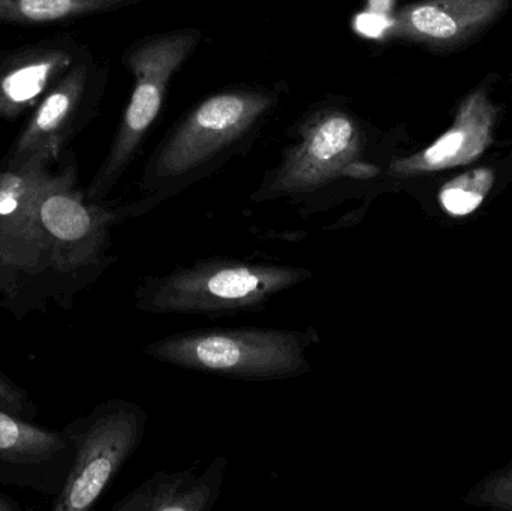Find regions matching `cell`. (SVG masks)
<instances>
[{"mask_svg": "<svg viewBox=\"0 0 512 511\" xmlns=\"http://www.w3.org/2000/svg\"><path fill=\"white\" fill-rule=\"evenodd\" d=\"M490 126V108L483 98L475 96L465 105L453 129L420 155L394 162L390 173L394 176H411L474 161L489 144Z\"/></svg>", "mask_w": 512, "mask_h": 511, "instance_id": "obj_12", "label": "cell"}, {"mask_svg": "<svg viewBox=\"0 0 512 511\" xmlns=\"http://www.w3.org/2000/svg\"><path fill=\"white\" fill-rule=\"evenodd\" d=\"M501 0H433L411 6L393 26L402 35L448 41L489 20Z\"/></svg>", "mask_w": 512, "mask_h": 511, "instance_id": "obj_13", "label": "cell"}, {"mask_svg": "<svg viewBox=\"0 0 512 511\" xmlns=\"http://www.w3.org/2000/svg\"><path fill=\"white\" fill-rule=\"evenodd\" d=\"M227 467L228 459L218 455L201 471H156L111 510L210 511L221 498Z\"/></svg>", "mask_w": 512, "mask_h": 511, "instance_id": "obj_10", "label": "cell"}, {"mask_svg": "<svg viewBox=\"0 0 512 511\" xmlns=\"http://www.w3.org/2000/svg\"><path fill=\"white\" fill-rule=\"evenodd\" d=\"M18 288V278L15 276V273H12L11 270L6 269L2 263H0V294L5 297L3 303L11 300L12 297L17 293Z\"/></svg>", "mask_w": 512, "mask_h": 511, "instance_id": "obj_18", "label": "cell"}, {"mask_svg": "<svg viewBox=\"0 0 512 511\" xmlns=\"http://www.w3.org/2000/svg\"><path fill=\"white\" fill-rule=\"evenodd\" d=\"M141 0H0V23L50 26L116 11Z\"/></svg>", "mask_w": 512, "mask_h": 511, "instance_id": "obj_14", "label": "cell"}, {"mask_svg": "<svg viewBox=\"0 0 512 511\" xmlns=\"http://www.w3.org/2000/svg\"><path fill=\"white\" fill-rule=\"evenodd\" d=\"M92 63L78 60L38 102L32 117L12 144L6 167H17L39 159L53 164L80 122L89 95Z\"/></svg>", "mask_w": 512, "mask_h": 511, "instance_id": "obj_9", "label": "cell"}, {"mask_svg": "<svg viewBox=\"0 0 512 511\" xmlns=\"http://www.w3.org/2000/svg\"><path fill=\"white\" fill-rule=\"evenodd\" d=\"M271 102L270 95L259 92L219 93L201 102L147 165L141 179L144 197L131 203L135 218L207 176Z\"/></svg>", "mask_w": 512, "mask_h": 511, "instance_id": "obj_4", "label": "cell"}, {"mask_svg": "<svg viewBox=\"0 0 512 511\" xmlns=\"http://www.w3.org/2000/svg\"><path fill=\"white\" fill-rule=\"evenodd\" d=\"M321 344L316 327H204L149 342L144 354L186 371L237 381H283L312 372L309 353Z\"/></svg>", "mask_w": 512, "mask_h": 511, "instance_id": "obj_3", "label": "cell"}, {"mask_svg": "<svg viewBox=\"0 0 512 511\" xmlns=\"http://www.w3.org/2000/svg\"><path fill=\"white\" fill-rule=\"evenodd\" d=\"M21 506L14 500V498L8 497V495L0 492V511H20Z\"/></svg>", "mask_w": 512, "mask_h": 511, "instance_id": "obj_19", "label": "cell"}, {"mask_svg": "<svg viewBox=\"0 0 512 511\" xmlns=\"http://www.w3.org/2000/svg\"><path fill=\"white\" fill-rule=\"evenodd\" d=\"M63 429L44 428L0 410V483L54 498L72 464Z\"/></svg>", "mask_w": 512, "mask_h": 511, "instance_id": "obj_8", "label": "cell"}, {"mask_svg": "<svg viewBox=\"0 0 512 511\" xmlns=\"http://www.w3.org/2000/svg\"><path fill=\"white\" fill-rule=\"evenodd\" d=\"M149 414L138 402L110 399L63 428L72 464L53 511H89L113 485L143 443Z\"/></svg>", "mask_w": 512, "mask_h": 511, "instance_id": "obj_6", "label": "cell"}, {"mask_svg": "<svg viewBox=\"0 0 512 511\" xmlns=\"http://www.w3.org/2000/svg\"><path fill=\"white\" fill-rule=\"evenodd\" d=\"M198 41L197 30H177L146 39L128 51L125 60L134 74V90L116 140L84 192L87 200L101 203L122 179L161 111L171 77L191 56Z\"/></svg>", "mask_w": 512, "mask_h": 511, "instance_id": "obj_7", "label": "cell"}, {"mask_svg": "<svg viewBox=\"0 0 512 511\" xmlns=\"http://www.w3.org/2000/svg\"><path fill=\"white\" fill-rule=\"evenodd\" d=\"M493 185V173L486 168L469 171L442 188V207L453 216L471 215L483 203Z\"/></svg>", "mask_w": 512, "mask_h": 511, "instance_id": "obj_15", "label": "cell"}, {"mask_svg": "<svg viewBox=\"0 0 512 511\" xmlns=\"http://www.w3.org/2000/svg\"><path fill=\"white\" fill-rule=\"evenodd\" d=\"M134 219L131 203L107 207L77 189V168L68 162L45 182L36 201V222L45 257L44 302L69 305L78 291L98 281L116 261L111 231Z\"/></svg>", "mask_w": 512, "mask_h": 511, "instance_id": "obj_2", "label": "cell"}, {"mask_svg": "<svg viewBox=\"0 0 512 511\" xmlns=\"http://www.w3.org/2000/svg\"><path fill=\"white\" fill-rule=\"evenodd\" d=\"M313 278L307 267L256 257H209L143 276L135 308L150 315H227L259 312L280 294Z\"/></svg>", "mask_w": 512, "mask_h": 511, "instance_id": "obj_1", "label": "cell"}, {"mask_svg": "<svg viewBox=\"0 0 512 511\" xmlns=\"http://www.w3.org/2000/svg\"><path fill=\"white\" fill-rule=\"evenodd\" d=\"M364 140L358 123L343 111L316 117L303 138L265 176L252 200H291L304 216L331 206V191L345 182H364L378 168L360 161Z\"/></svg>", "mask_w": 512, "mask_h": 511, "instance_id": "obj_5", "label": "cell"}, {"mask_svg": "<svg viewBox=\"0 0 512 511\" xmlns=\"http://www.w3.org/2000/svg\"><path fill=\"white\" fill-rule=\"evenodd\" d=\"M74 63V48L59 41L24 48L0 60V119H15L36 107Z\"/></svg>", "mask_w": 512, "mask_h": 511, "instance_id": "obj_11", "label": "cell"}, {"mask_svg": "<svg viewBox=\"0 0 512 511\" xmlns=\"http://www.w3.org/2000/svg\"><path fill=\"white\" fill-rule=\"evenodd\" d=\"M393 26V21H388L387 18L378 12H367L358 18V27L361 33L367 36H381L387 27Z\"/></svg>", "mask_w": 512, "mask_h": 511, "instance_id": "obj_17", "label": "cell"}, {"mask_svg": "<svg viewBox=\"0 0 512 511\" xmlns=\"http://www.w3.org/2000/svg\"><path fill=\"white\" fill-rule=\"evenodd\" d=\"M0 410L33 422L38 416V407L29 398L26 390L14 383L0 371Z\"/></svg>", "mask_w": 512, "mask_h": 511, "instance_id": "obj_16", "label": "cell"}]
</instances>
